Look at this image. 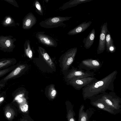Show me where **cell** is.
Returning a JSON list of instances; mask_svg holds the SVG:
<instances>
[{"label":"cell","instance_id":"cell-1","mask_svg":"<svg viewBox=\"0 0 121 121\" xmlns=\"http://www.w3.org/2000/svg\"><path fill=\"white\" fill-rule=\"evenodd\" d=\"M117 73V70H114L101 79L82 88V94L83 99L91 100L97 95L106 92L107 90L113 91L114 82Z\"/></svg>","mask_w":121,"mask_h":121},{"label":"cell","instance_id":"cell-2","mask_svg":"<svg viewBox=\"0 0 121 121\" xmlns=\"http://www.w3.org/2000/svg\"><path fill=\"white\" fill-rule=\"evenodd\" d=\"M97 96L101 101L108 107L121 112V99L113 92H106Z\"/></svg>","mask_w":121,"mask_h":121},{"label":"cell","instance_id":"cell-3","mask_svg":"<svg viewBox=\"0 0 121 121\" xmlns=\"http://www.w3.org/2000/svg\"><path fill=\"white\" fill-rule=\"evenodd\" d=\"M72 17H49L39 23L40 26L47 29L52 28L60 26L65 24L63 22L69 20Z\"/></svg>","mask_w":121,"mask_h":121},{"label":"cell","instance_id":"cell-4","mask_svg":"<svg viewBox=\"0 0 121 121\" xmlns=\"http://www.w3.org/2000/svg\"><path fill=\"white\" fill-rule=\"evenodd\" d=\"M94 77H87L74 79L69 81V83L75 89L80 90L88 85L97 81Z\"/></svg>","mask_w":121,"mask_h":121},{"label":"cell","instance_id":"cell-5","mask_svg":"<svg viewBox=\"0 0 121 121\" xmlns=\"http://www.w3.org/2000/svg\"><path fill=\"white\" fill-rule=\"evenodd\" d=\"M78 51L77 47L68 50L64 54L62 62L63 69L68 70L74 61Z\"/></svg>","mask_w":121,"mask_h":121},{"label":"cell","instance_id":"cell-6","mask_svg":"<svg viewBox=\"0 0 121 121\" xmlns=\"http://www.w3.org/2000/svg\"><path fill=\"white\" fill-rule=\"evenodd\" d=\"M102 65L101 62L97 60L88 59L81 61L78 66V69L87 71L92 70H95L99 69Z\"/></svg>","mask_w":121,"mask_h":121},{"label":"cell","instance_id":"cell-7","mask_svg":"<svg viewBox=\"0 0 121 121\" xmlns=\"http://www.w3.org/2000/svg\"><path fill=\"white\" fill-rule=\"evenodd\" d=\"M95 75L93 72L84 71L73 67L68 73L66 78L69 81L74 79L87 77H94Z\"/></svg>","mask_w":121,"mask_h":121},{"label":"cell","instance_id":"cell-8","mask_svg":"<svg viewBox=\"0 0 121 121\" xmlns=\"http://www.w3.org/2000/svg\"><path fill=\"white\" fill-rule=\"evenodd\" d=\"M90 103L92 106L112 114L116 115L120 112L106 105L101 101L97 95L90 100Z\"/></svg>","mask_w":121,"mask_h":121},{"label":"cell","instance_id":"cell-9","mask_svg":"<svg viewBox=\"0 0 121 121\" xmlns=\"http://www.w3.org/2000/svg\"><path fill=\"white\" fill-rule=\"evenodd\" d=\"M100 28L99 40L97 51V54L102 53L106 49L105 38L108 30L107 23L106 22L104 23L101 25Z\"/></svg>","mask_w":121,"mask_h":121},{"label":"cell","instance_id":"cell-10","mask_svg":"<svg viewBox=\"0 0 121 121\" xmlns=\"http://www.w3.org/2000/svg\"><path fill=\"white\" fill-rule=\"evenodd\" d=\"M44 31L38 32L35 36L39 42L47 46L56 47L57 43L52 37L45 34Z\"/></svg>","mask_w":121,"mask_h":121},{"label":"cell","instance_id":"cell-11","mask_svg":"<svg viewBox=\"0 0 121 121\" xmlns=\"http://www.w3.org/2000/svg\"><path fill=\"white\" fill-rule=\"evenodd\" d=\"M25 67L24 65H17L14 68L0 80V82L6 83L9 80L16 78L20 75Z\"/></svg>","mask_w":121,"mask_h":121},{"label":"cell","instance_id":"cell-12","mask_svg":"<svg viewBox=\"0 0 121 121\" xmlns=\"http://www.w3.org/2000/svg\"><path fill=\"white\" fill-rule=\"evenodd\" d=\"M85 107L83 104L80 106L78 112V121H89L90 118L95 111L93 108H90L85 111Z\"/></svg>","mask_w":121,"mask_h":121},{"label":"cell","instance_id":"cell-13","mask_svg":"<svg viewBox=\"0 0 121 121\" xmlns=\"http://www.w3.org/2000/svg\"><path fill=\"white\" fill-rule=\"evenodd\" d=\"M37 19L33 14L31 12L27 14L23 20L22 28L25 30L30 29L36 23Z\"/></svg>","mask_w":121,"mask_h":121},{"label":"cell","instance_id":"cell-14","mask_svg":"<svg viewBox=\"0 0 121 121\" xmlns=\"http://www.w3.org/2000/svg\"><path fill=\"white\" fill-rule=\"evenodd\" d=\"M92 22H84L70 30L67 33L69 35H74L81 33L87 29L91 25Z\"/></svg>","mask_w":121,"mask_h":121},{"label":"cell","instance_id":"cell-15","mask_svg":"<svg viewBox=\"0 0 121 121\" xmlns=\"http://www.w3.org/2000/svg\"><path fill=\"white\" fill-rule=\"evenodd\" d=\"M105 44L106 49L107 52L112 53L115 52L116 47L114 45L113 40L108 30L106 34Z\"/></svg>","mask_w":121,"mask_h":121},{"label":"cell","instance_id":"cell-16","mask_svg":"<svg viewBox=\"0 0 121 121\" xmlns=\"http://www.w3.org/2000/svg\"><path fill=\"white\" fill-rule=\"evenodd\" d=\"M95 30L92 29L86 38L83 39V42L84 44V47L86 49L91 47L92 45L95 40Z\"/></svg>","mask_w":121,"mask_h":121},{"label":"cell","instance_id":"cell-17","mask_svg":"<svg viewBox=\"0 0 121 121\" xmlns=\"http://www.w3.org/2000/svg\"><path fill=\"white\" fill-rule=\"evenodd\" d=\"M15 59L3 58L0 59V70L12 66L16 63Z\"/></svg>","mask_w":121,"mask_h":121},{"label":"cell","instance_id":"cell-18","mask_svg":"<svg viewBox=\"0 0 121 121\" xmlns=\"http://www.w3.org/2000/svg\"><path fill=\"white\" fill-rule=\"evenodd\" d=\"M38 51L49 66L53 69L54 67V63L45 49L39 46Z\"/></svg>","mask_w":121,"mask_h":121},{"label":"cell","instance_id":"cell-19","mask_svg":"<svg viewBox=\"0 0 121 121\" xmlns=\"http://www.w3.org/2000/svg\"><path fill=\"white\" fill-rule=\"evenodd\" d=\"M93 0H71L65 3L60 8V9L64 10L71 8L80 4L89 2Z\"/></svg>","mask_w":121,"mask_h":121},{"label":"cell","instance_id":"cell-20","mask_svg":"<svg viewBox=\"0 0 121 121\" xmlns=\"http://www.w3.org/2000/svg\"><path fill=\"white\" fill-rule=\"evenodd\" d=\"M30 42L29 40L25 42L24 44L25 52L26 56L30 58H32L33 52L30 45Z\"/></svg>","mask_w":121,"mask_h":121},{"label":"cell","instance_id":"cell-21","mask_svg":"<svg viewBox=\"0 0 121 121\" xmlns=\"http://www.w3.org/2000/svg\"><path fill=\"white\" fill-rule=\"evenodd\" d=\"M33 5L35 8L36 12L40 15L43 16V9L39 1L37 0H35Z\"/></svg>","mask_w":121,"mask_h":121},{"label":"cell","instance_id":"cell-22","mask_svg":"<svg viewBox=\"0 0 121 121\" xmlns=\"http://www.w3.org/2000/svg\"><path fill=\"white\" fill-rule=\"evenodd\" d=\"M17 65H15L7 68L0 70V78L7 75Z\"/></svg>","mask_w":121,"mask_h":121},{"label":"cell","instance_id":"cell-23","mask_svg":"<svg viewBox=\"0 0 121 121\" xmlns=\"http://www.w3.org/2000/svg\"><path fill=\"white\" fill-rule=\"evenodd\" d=\"M75 115V113L72 107V108L68 111L67 115L68 121H76L74 117Z\"/></svg>","mask_w":121,"mask_h":121},{"label":"cell","instance_id":"cell-24","mask_svg":"<svg viewBox=\"0 0 121 121\" xmlns=\"http://www.w3.org/2000/svg\"><path fill=\"white\" fill-rule=\"evenodd\" d=\"M49 95L52 98H54L56 94V91L54 87L51 85L50 87L48 90Z\"/></svg>","mask_w":121,"mask_h":121},{"label":"cell","instance_id":"cell-25","mask_svg":"<svg viewBox=\"0 0 121 121\" xmlns=\"http://www.w3.org/2000/svg\"><path fill=\"white\" fill-rule=\"evenodd\" d=\"M28 109V105L26 104H25L23 106L22 109L23 110L22 111L25 112L27 111Z\"/></svg>","mask_w":121,"mask_h":121},{"label":"cell","instance_id":"cell-26","mask_svg":"<svg viewBox=\"0 0 121 121\" xmlns=\"http://www.w3.org/2000/svg\"><path fill=\"white\" fill-rule=\"evenodd\" d=\"M11 21V18L10 17H7L5 20V23L7 24L10 23Z\"/></svg>","mask_w":121,"mask_h":121},{"label":"cell","instance_id":"cell-27","mask_svg":"<svg viewBox=\"0 0 121 121\" xmlns=\"http://www.w3.org/2000/svg\"><path fill=\"white\" fill-rule=\"evenodd\" d=\"M5 84L6 83L0 82V92L1 89L5 86Z\"/></svg>","mask_w":121,"mask_h":121},{"label":"cell","instance_id":"cell-28","mask_svg":"<svg viewBox=\"0 0 121 121\" xmlns=\"http://www.w3.org/2000/svg\"><path fill=\"white\" fill-rule=\"evenodd\" d=\"M22 96V94H19L17 95L15 98V100H17L19 98H20Z\"/></svg>","mask_w":121,"mask_h":121},{"label":"cell","instance_id":"cell-29","mask_svg":"<svg viewBox=\"0 0 121 121\" xmlns=\"http://www.w3.org/2000/svg\"><path fill=\"white\" fill-rule=\"evenodd\" d=\"M11 113L9 112H7L6 114V116L8 118H9L11 117Z\"/></svg>","mask_w":121,"mask_h":121},{"label":"cell","instance_id":"cell-30","mask_svg":"<svg viewBox=\"0 0 121 121\" xmlns=\"http://www.w3.org/2000/svg\"><path fill=\"white\" fill-rule=\"evenodd\" d=\"M20 103L22 102V99L21 98H20L19 99H18L17 100Z\"/></svg>","mask_w":121,"mask_h":121},{"label":"cell","instance_id":"cell-31","mask_svg":"<svg viewBox=\"0 0 121 121\" xmlns=\"http://www.w3.org/2000/svg\"><path fill=\"white\" fill-rule=\"evenodd\" d=\"M4 100V98L3 97L0 98V102L3 101Z\"/></svg>","mask_w":121,"mask_h":121},{"label":"cell","instance_id":"cell-32","mask_svg":"<svg viewBox=\"0 0 121 121\" xmlns=\"http://www.w3.org/2000/svg\"><path fill=\"white\" fill-rule=\"evenodd\" d=\"M45 2H46L47 3L48 2V0H45Z\"/></svg>","mask_w":121,"mask_h":121},{"label":"cell","instance_id":"cell-33","mask_svg":"<svg viewBox=\"0 0 121 121\" xmlns=\"http://www.w3.org/2000/svg\"><path fill=\"white\" fill-rule=\"evenodd\" d=\"M92 121H97L95 120H93Z\"/></svg>","mask_w":121,"mask_h":121}]
</instances>
